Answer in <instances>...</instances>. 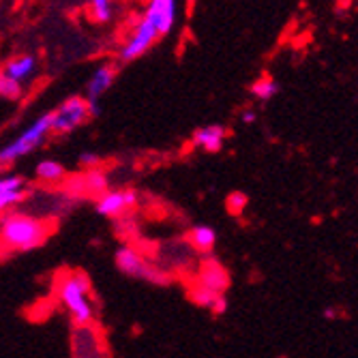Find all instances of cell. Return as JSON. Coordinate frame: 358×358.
Wrapping results in <instances>:
<instances>
[{
  "instance_id": "6da1fadb",
  "label": "cell",
  "mask_w": 358,
  "mask_h": 358,
  "mask_svg": "<svg viewBox=\"0 0 358 358\" xmlns=\"http://www.w3.org/2000/svg\"><path fill=\"white\" fill-rule=\"evenodd\" d=\"M48 238V225L24 213H7L3 217V241L13 251L37 249Z\"/></svg>"
},
{
  "instance_id": "7a4b0ae2",
  "label": "cell",
  "mask_w": 358,
  "mask_h": 358,
  "mask_svg": "<svg viewBox=\"0 0 358 358\" xmlns=\"http://www.w3.org/2000/svg\"><path fill=\"white\" fill-rule=\"evenodd\" d=\"M56 294L60 303L69 309L73 322L78 324H90L94 315V307L90 301V283L86 275L82 273H64L58 279Z\"/></svg>"
},
{
  "instance_id": "3957f363",
  "label": "cell",
  "mask_w": 358,
  "mask_h": 358,
  "mask_svg": "<svg viewBox=\"0 0 358 358\" xmlns=\"http://www.w3.org/2000/svg\"><path fill=\"white\" fill-rule=\"evenodd\" d=\"M52 122H54V112L39 116L28 129H24L13 142H9L3 150H0V164L9 166V164H13V161H17L22 157L30 155L35 148H39L45 142L48 134L52 131Z\"/></svg>"
},
{
  "instance_id": "277c9868",
  "label": "cell",
  "mask_w": 358,
  "mask_h": 358,
  "mask_svg": "<svg viewBox=\"0 0 358 358\" xmlns=\"http://www.w3.org/2000/svg\"><path fill=\"white\" fill-rule=\"evenodd\" d=\"M114 262H116V268L129 277H136V279H144V281H150V283H159L164 285L168 283V275L157 268L155 264L146 262V259L131 247H120L114 255Z\"/></svg>"
},
{
  "instance_id": "5b68a950",
  "label": "cell",
  "mask_w": 358,
  "mask_h": 358,
  "mask_svg": "<svg viewBox=\"0 0 358 358\" xmlns=\"http://www.w3.org/2000/svg\"><path fill=\"white\" fill-rule=\"evenodd\" d=\"M92 116V108L88 96H69L56 112H54V122H52V131L62 136V134H71L78 127H82L88 118Z\"/></svg>"
},
{
  "instance_id": "8992f818",
  "label": "cell",
  "mask_w": 358,
  "mask_h": 358,
  "mask_svg": "<svg viewBox=\"0 0 358 358\" xmlns=\"http://www.w3.org/2000/svg\"><path fill=\"white\" fill-rule=\"evenodd\" d=\"M161 37V32L159 28L155 26L152 20H148L146 15H142V20L136 24L134 28V35L129 37V41L120 48L118 52V60L120 62H134L136 58L144 56L155 43L157 39Z\"/></svg>"
},
{
  "instance_id": "52a82bcc",
  "label": "cell",
  "mask_w": 358,
  "mask_h": 358,
  "mask_svg": "<svg viewBox=\"0 0 358 358\" xmlns=\"http://www.w3.org/2000/svg\"><path fill=\"white\" fill-rule=\"evenodd\" d=\"M138 204V193L131 189H120V191H108L103 193L99 202H96V213L101 217H122Z\"/></svg>"
},
{
  "instance_id": "ba28073f",
  "label": "cell",
  "mask_w": 358,
  "mask_h": 358,
  "mask_svg": "<svg viewBox=\"0 0 358 358\" xmlns=\"http://www.w3.org/2000/svg\"><path fill=\"white\" fill-rule=\"evenodd\" d=\"M144 15L155 22V26L161 32V37L170 35L176 24V17H178V3L176 0H148V7H146Z\"/></svg>"
},
{
  "instance_id": "9c48e42d",
  "label": "cell",
  "mask_w": 358,
  "mask_h": 358,
  "mask_svg": "<svg viewBox=\"0 0 358 358\" xmlns=\"http://www.w3.org/2000/svg\"><path fill=\"white\" fill-rule=\"evenodd\" d=\"M114 80H116V69L112 64H103V67H99L90 76V80L86 84V96L92 108V116L99 112V99L112 88Z\"/></svg>"
},
{
  "instance_id": "30bf717a",
  "label": "cell",
  "mask_w": 358,
  "mask_h": 358,
  "mask_svg": "<svg viewBox=\"0 0 358 358\" xmlns=\"http://www.w3.org/2000/svg\"><path fill=\"white\" fill-rule=\"evenodd\" d=\"M227 283H230V277H227L225 268L215 257H206L200 266V273H198V285L210 287L215 292H223L227 287Z\"/></svg>"
},
{
  "instance_id": "8fae6325",
  "label": "cell",
  "mask_w": 358,
  "mask_h": 358,
  "mask_svg": "<svg viewBox=\"0 0 358 358\" xmlns=\"http://www.w3.org/2000/svg\"><path fill=\"white\" fill-rule=\"evenodd\" d=\"M26 200V180L22 176H5L0 180V208L9 210Z\"/></svg>"
},
{
  "instance_id": "7c38bea8",
  "label": "cell",
  "mask_w": 358,
  "mask_h": 358,
  "mask_svg": "<svg viewBox=\"0 0 358 358\" xmlns=\"http://www.w3.org/2000/svg\"><path fill=\"white\" fill-rule=\"evenodd\" d=\"M99 343V333H96L90 324H80L73 335V354L76 356H99L103 354Z\"/></svg>"
},
{
  "instance_id": "4fadbf2b",
  "label": "cell",
  "mask_w": 358,
  "mask_h": 358,
  "mask_svg": "<svg viewBox=\"0 0 358 358\" xmlns=\"http://www.w3.org/2000/svg\"><path fill=\"white\" fill-rule=\"evenodd\" d=\"M191 142L206 150V152H219L223 148V142H225V129L221 124H208V127H202L198 131L193 134Z\"/></svg>"
},
{
  "instance_id": "5bb4252c",
  "label": "cell",
  "mask_w": 358,
  "mask_h": 358,
  "mask_svg": "<svg viewBox=\"0 0 358 358\" xmlns=\"http://www.w3.org/2000/svg\"><path fill=\"white\" fill-rule=\"evenodd\" d=\"M35 71H37V60H35V56H30V54H22V56H15V58L7 60L5 69H3L5 76L17 80L22 84L32 80Z\"/></svg>"
},
{
  "instance_id": "9a60e30c",
  "label": "cell",
  "mask_w": 358,
  "mask_h": 358,
  "mask_svg": "<svg viewBox=\"0 0 358 358\" xmlns=\"http://www.w3.org/2000/svg\"><path fill=\"white\" fill-rule=\"evenodd\" d=\"M191 301L204 309H210L215 315H221L227 309V301L221 296V292H215L204 285H198L195 289H191Z\"/></svg>"
},
{
  "instance_id": "2e32d148",
  "label": "cell",
  "mask_w": 358,
  "mask_h": 358,
  "mask_svg": "<svg viewBox=\"0 0 358 358\" xmlns=\"http://www.w3.org/2000/svg\"><path fill=\"white\" fill-rule=\"evenodd\" d=\"M189 243H191V247L195 251L208 253V251H213V247L217 243V234L208 225H195L193 230L189 232Z\"/></svg>"
},
{
  "instance_id": "e0dca14e",
  "label": "cell",
  "mask_w": 358,
  "mask_h": 358,
  "mask_svg": "<svg viewBox=\"0 0 358 358\" xmlns=\"http://www.w3.org/2000/svg\"><path fill=\"white\" fill-rule=\"evenodd\" d=\"M35 174H37V178L43 180V182H60L67 172H64V166L58 164V161L45 159V161H41V164H37Z\"/></svg>"
},
{
  "instance_id": "ac0fdd59",
  "label": "cell",
  "mask_w": 358,
  "mask_h": 358,
  "mask_svg": "<svg viewBox=\"0 0 358 358\" xmlns=\"http://www.w3.org/2000/svg\"><path fill=\"white\" fill-rule=\"evenodd\" d=\"M279 92V84L271 78H262V80H257L253 86H251V94L255 96V99L259 101H268L273 99V96Z\"/></svg>"
},
{
  "instance_id": "d6986e66",
  "label": "cell",
  "mask_w": 358,
  "mask_h": 358,
  "mask_svg": "<svg viewBox=\"0 0 358 358\" xmlns=\"http://www.w3.org/2000/svg\"><path fill=\"white\" fill-rule=\"evenodd\" d=\"M0 94H3L5 99H9V101H17L20 96L24 94V84L3 73V76H0Z\"/></svg>"
},
{
  "instance_id": "ffe728a7",
  "label": "cell",
  "mask_w": 358,
  "mask_h": 358,
  "mask_svg": "<svg viewBox=\"0 0 358 358\" xmlns=\"http://www.w3.org/2000/svg\"><path fill=\"white\" fill-rule=\"evenodd\" d=\"M90 3V11L94 22L99 24H108L114 17V7H112V0H88Z\"/></svg>"
},
{
  "instance_id": "44dd1931",
  "label": "cell",
  "mask_w": 358,
  "mask_h": 358,
  "mask_svg": "<svg viewBox=\"0 0 358 358\" xmlns=\"http://www.w3.org/2000/svg\"><path fill=\"white\" fill-rule=\"evenodd\" d=\"M80 180H82L84 187H86L88 191H92V193H101V191L106 189V176H103L101 172L92 170V168H90Z\"/></svg>"
},
{
  "instance_id": "7402d4cb",
  "label": "cell",
  "mask_w": 358,
  "mask_h": 358,
  "mask_svg": "<svg viewBox=\"0 0 358 358\" xmlns=\"http://www.w3.org/2000/svg\"><path fill=\"white\" fill-rule=\"evenodd\" d=\"M245 206H247V195H245V193H241V191L232 193L230 198H227V210H230L232 215L243 213V208H245Z\"/></svg>"
},
{
  "instance_id": "603a6c76",
  "label": "cell",
  "mask_w": 358,
  "mask_h": 358,
  "mask_svg": "<svg viewBox=\"0 0 358 358\" xmlns=\"http://www.w3.org/2000/svg\"><path fill=\"white\" fill-rule=\"evenodd\" d=\"M80 164H82V166H86V168H94V166H99V164H101V157L96 155V152L86 150V152H82V155H80Z\"/></svg>"
},
{
  "instance_id": "cb8c5ba5",
  "label": "cell",
  "mask_w": 358,
  "mask_h": 358,
  "mask_svg": "<svg viewBox=\"0 0 358 358\" xmlns=\"http://www.w3.org/2000/svg\"><path fill=\"white\" fill-rule=\"evenodd\" d=\"M255 118H257V114H255L253 110H245V112H241V120H243V124H251V122H255Z\"/></svg>"
},
{
  "instance_id": "d4e9b609",
  "label": "cell",
  "mask_w": 358,
  "mask_h": 358,
  "mask_svg": "<svg viewBox=\"0 0 358 358\" xmlns=\"http://www.w3.org/2000/svg\"><path fill=\"white\" fill-rule=\"evenodd\" d=\"M189 3H193V0H189Z\"/></svg>"
}]
</instances>
